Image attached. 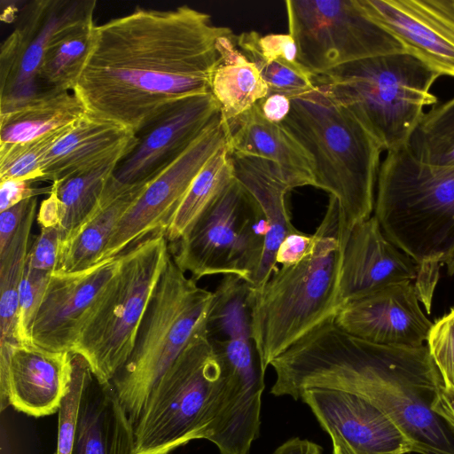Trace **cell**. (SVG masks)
<instances>
[{"label": "cell", "instance_id": "6da1fadb", "mask_svg": "<svg viewBox=\"0 0 454 454\" xmlns=\"http://www.w3.org/2000/svg\"><path fill=\"white\" fill-rule=\"evenodd\" d=\"M233 35L187 5L136 8L95 27L72 92L86 113L136 135L176 102L210 92L220 37Z\"/></svg>", "mask_w": 454, "mask_h": 454}, {"label": "cell", "instance_id": "4dcf8cb0", "mask_svg": "<svg viewBox=\"0 0 454 454\" xmlns=\"http://www.w3.org/2000/svg\"><path fill=\"white\" fill-rule=\"evenodd\" d=\"M35 198L12 240L0 252V345L13 346L18 340L19 293L30 245V234L37 215Z\"/></svg>", "mask_w": 454, "mask_h": 454}, {"label": "cell", "instance_id": "83f0119b", "mask_svg": "<svg viewBox=\"0 0 454 454\" xmlns=\"http://www.w3.org/2000/svg\"><path fill=\"white\" fill-rule=\"evenodd\" d=\"M86 114L70 91H50L0 114V145L27 142L69 126Z\"/></svg>", "mask_w": 454, "mask_h": 454}, {"label": "cell", "instance_id": "f35d334b", "mask_svg": "<svg viewBox=\"0 0 454 454\" xmlns=\"http://www.w3.org/2000/svg\"><path fill=\"white\" fill-rule=\"evenodd\" d=\"M314 245V234H306L299 231L288 235L278 249L277 264L288 266L300 262L310 254Z\"/></svg>", "mask_w": 454, "mask_h": 454}, {"label": "cell", "instance_id": "1f68e13d", "mask_svg": "<svg viewBox=\"0 0 454 454\" xmlns=\"http://www.w3.org/2000/svg\"><path fill=\"white\" fill-rule=\"evenodd\" d=\"M233 179L231 153L226 145L206 163L194 178L165 231L168 241L176 243L185 235Z\"/></svg>", "mask_w": 454, "mask_h": 454}, {"label": "cell", "instance_id": "7c38bea8", "mask_svg": "<svg viewBox=\"0 0 454 454\" xmlns=\"http://www.w3.org/2000/svg\"><path fill=\"white\" fill-rule=\"evenodd\" d=\"M221 114L172 162L147 182L118 223L98 262L116 257L168 225L206 163L227 145Z\"/></svg>", "mask_w": 454, "mask_h": 454}, {"label": "cell", "instance_id": "44dd1931", "mask_svg": "<svg viewBox=\"0 0 454 454\" xmlns=\"http://www.w3.org/2000/svg\"><path fill=\"white\" fill-rule=\"evenodd\" d=\"M217 416L207 441L220 454H249L259 436L264 374L261 359L224 364Z\"/></svg>", "mask_w": 454, "mask_h": 454}, {"label": "cell", "instance_id": "52a82bcc", "mask_svg": "<svg viewBox=\"0 0 454 454\" xmlns=\"http://www.w3.org/2000/svg\"><path fill=\"white\" fill-rule=\"evenodd\" d=\"M213 296L170 255L132 353L111 382L133 427L156 383L207 325Z\"/></svg>", "mask_w": 454, "mask_h": 454}, {"label": "cell", "instance_id": "3957f363", "mask_svg": "<svg viewBox=\"0 0 454 454\" xmlns=\"http://www.w3.org/2000/svg\"><path fill=\"white\" fill-rule=\"evenodd\" d=\"M373 212L387 239L418 264L414 285L429 312L440 265L454 253V166L424 163L406 145L387 152Z\"/></svg>", "mask_w": 454, "mask_h": 454}, {"label": "cell", "instance_id": "8d00e7d4", "mask_svg": "<svg viewBox=\"0 0 454 454\" xmlns=\"http://www.w3.org/2000/svg\"><path fill=\"white\" fill-rule=\"evenodd\" d=\"M63 241L60 227L41 228L29 247L27 263L38 270L55 272L59 263Z\"/></svg>", "mask_w": 454, "mask_h": 454}, {"label": "cell", "instance_id": "484cf974", "mask_svg": "<svg viewBox=\"0 0 454 454\" xmlns=\"http://www.w3.org/2000/svg\"><path fill=\"white\" fill-rule=\"evenodd\" d=\"M146 184H123L113 175L95 213L72 239L63 243L56 271L75 272L98 263L121 218Z\"/></svg>", "mask_w": 454, "mask_h": 454}, {"label": "cell", "instance_id": "f1b7e54d", "mask_svg": "<svg viewBox=\"0 0 454 454\" xmlns=\"http://www.w3.org/2000/svg\"><path fill=\"white\" fill-rule=\"evenodd\" d=\"M95 27L92 15L53 35L39 73L42 95L53 90L73 91L90 52Z\"/></svg>", "mask_w": 454, "mask_h": 454}, {"label": "cell", "instance_id": "836d02e7", "mask_svg": "<svg viewBox=\"0 0 454 454\" xmlns=\"http://www.w3.org/2000/svg\"><path fill=\"white\" fill-rule=\"evenodd\" d=\"M240 51L257 67L269 94H281L291 99L315 89L312 74L298 61L265 59L249 50Z\"/></svg>", "mask_w": 454, "mask_h": 454}, {"label": "cell", "instance_id": "8fae6325", "mask_svg": "<svg viewBox=\"0 0 454 454\" xmlns=\"http://www.w3.org/2000/svg\"><path fill=\"white\" fill-rule=\"evenodd\" d=\"M288 31L297 60L312 74L376 56L404 52L402 44L371 20L358 0H287Z\"/></svg>", "mask_w": 454, "mask_h": 454}, {"label": "cell", "instance_id": "ba28073f", "mask_svg": "<svg viewBox=\"0 0 454 454\" xmlns=\"http://www.w3.org/2000/svg\"><path fill=\"white\" fill-rule=\"evenodd\" d=\"M170 255L165 231L121 254L117 274L84 322L72 350L85 359L100 383L112 382L131 355Z\"/></svg>", "mask_w": 454, "mask_h": 454}, {"label": "cell", "instance_id": "bcb514c9", "mask_svg": "<svg viewBox=\"0 0 454 454\" xmlns=\"http://www.w3.org/2000/svg\"><path fill=\"white\" fill-rule=\"evenodd\" d=\"M330 437L333 442L332 454H369L356 450L339 435L333 434Z\"/></svg>", "mask_w": 454, "mask_h": 454}, {"label": "cell", "instance_id": "7bdbcfd3", "mask_svg": "<svg viewBox=\"0 0 454 454\" xmlns=\"http://www.w3.org/2000/svg\"><path fill=\"white\" fill-rule=\"evenodd\" d=\"M431 411L436 414L448 427L454 431V390L442 384L437 390L430 405Z\"/></svg>", "mask_w": 454, "mask_h": 454}, {"label": "cell", "instance_id": "74e56055", "mask_svg": "<svg viewBox=\"0 0 454 454\" xmlns=\"http://www.w3.org/2000/svg\"><path fill=\"white\" fill-rule=\"evenodd\" d=\"M450 138H454V98L425 113L408 144Z\"/></svg>", "mask_w": 454, "mask_h": 454}, {"label": "cell", "instance_id": "30bf717a", "mask_svg": "<svg viewBox=\"0 0 454 454\" xmlns=\"http://www.w3.org/2000/svg\"><path fill=\"white\" fill-rule=\"evenodd\" d=\"M266 219L258 204L234 177L174 244L171 255L181 270L198 281L234 275L251 284L258 270Z\"/></svg>", "mask_w": 454, "mask_h": 454}, {"label": "cell", "instance_id": "ab89813d", "mask_svg": "<svg viewBox=\"0 0 454 454\" xmlns=\"http://www.w3.org/2000/svg\"><path fill=\"white\" fill-rule=\"evenodd\" d=\"M33 181L8 179L0 181V212L42 193H51V185L46 188L33 187Z\"/></svg>", "mask_w": 454, "mask_h": 454}, {"label": "cell", "instance_id": "ac0fdd59", "mask_svg": "<svg viewBox=\"0 0 454 454\" xmlns=\"http://www.w3.org/2000/svg\"><path fill=\"white\" fill-rule=\"evenodd\" d=\"M334 322L359 339L402 347L427 344L433 326L419 307L413 281L396 283L341 305Z\"/></svg>", "mask_w": 454, "mask_h": 454}, {"label": "cell", "instance_id": "2e32d148", "mask_svg": "<svg viewBox=\"0 0 454 454\" xmlns=\"http://www.w3.org/2000/svg\"><path fill=\"white\" fill-rule=\"evenodd\" d=\"M121 254L83 270L53 272L31 332L32 343L51 351L71 352L84 322L117 274Z\"/></svg>", "mask_w": 454, "mask_h": 454}, {"label": "cell", "instance_id": "7402d4cb", "mask_svg": "<svg viewBox=\"0 0 454 454\" xmlns=\"http://www.w3.org/2000/svg\"><path fill=\"white\" fill-rule=\"evenodd\" d=\"M231 157L234 177L254 199L268 224L262 256L250 284L253 288H260L278 269L276 255L282 241L299 231L291 222L286 203L287 194L295 186L270 160L235 153Z\"/></svg>", "mask_w": 454, "mask_h": 454}, {"label": "cell", "instance_id": "277c9868", "mask_svg": "<svg viewBox=\"0 0 454 454\" xmlns=\"http://www.w3.org/2000/svg\"><path fill=\"white\" fill-rule=\"evenodd\" d=\"M348 231L337 200L330 196L310 254L298 263L278 267L260 288L251 286L252 332L265 372L275 358L339 309Z\"/></svg>", "mask_w": 454, "mask_h": 454}, {"label": "cell", "instance_id": "9c48e42d", "mask_svg": "<svg viewBox=\"0 0 454 454\" xmlns=\"http://www.w3.org/2000/svg\"><path fill=\"white\" fill-rule=\"evenodd\" d=\"M223 377L206 325L150 393L134 425L135 454H170L192 440H207Z\"/></svg>", "mask_w": 454, "mask_h": 454}, {"label": "cell", "instance_id": "5b68a950", "mask_svg": "<svg viewBox=\"0 0 454 454\" xmlns=\"http://www.w3.org/2000/svg\"><path fill=\"white\" fill-rule=\"evenodd\" d=\"M281 124L311 156L314 187L337 200L348 229L370 218L384 150L356 116L315 87L291 98Z\"/></svg>", "mask_w": 454, "mask_h": 454}, {"label": "cell", "instance_id": "e0dca14e", "mask_svg": "<svg viewBox=\"0 0 454 454\" xmlns=\"http://www.w3.org/2000/svg\"><path fill=\"white\" fill-rule=\"evenodd\" d=\"M219 114L220 106L211 92L176 102L137 134V145L121 160L114 177L123 184L150 181Z\"/></svg>", "mask_w": 454, "mask_h": 454}, {"label": "cell", "instance_id": "603a6c76", "mask_svg": "<svg viewBox=\"0 0 454 454\" xmlns=\"http://www.w3.org/2000/svg\"><path fill=\"white\" fill-rule=\"evenodd\" d=\"M137 143L133 131L86 113L47 153L42 181L53 183L115 156L126 157Z\"/></svg>", "mask_w": 454, "mask_h": 454}, {"label": "cell", "instance_id": "d6986e66", "mask_svg": "<svg viewBox=\"0 0 454 454\" xmlns=\"http://www.w3.org/2000/svg\"><path fill=\"white\" fill-rule=\"evenodd\" d=\"M329 434L369 454H421L398 426L366 400L347 392L310 387L298 396Z\"/></svg>", "mask_w": 454, "mask_h": 454}, {"label": "cell", "instance_id": "f546056e", "mask_svg": "<svg viewBox=\"0 0 454 454\" xmlns=\"http://www.w3.org/2000/svg\"><path fill=\"white\" fill-rule=\"evenodd\" d=\"M125 156L51 183L61 207L63 243L74 237L97 210L106 184Z\"/></svg>", "mask_w": 454, "mask_h": 454}, {"label": "cell", "instance_id": "d590c367", "mask_svg": "<svg viewBox=\"0 0 454 454\" xmlns=\"http://www.w3.org/2000/svg\"><path fill=\"white\" fill-rule=\"evenodd\" d=\"M427 345L444 386L454 390V309L433 323Z\"/></svg>", "mask_w": 454, "mask_h": 454}, {"label": "cell", "instance_id": "7a4b0ae2", "mask_svg": "<svg viewBox=\"0 0 454 454\" xmlns=\"http://www.w3.org/2000/svg\"><path fill=\"white\" fill-rule=\"evenodd\" d=\"M334 315L271 362L270 393L294 400L310 387L353 394L389 417L421 454H454L452 434L430 409L443 381L427 345L372 343L342 331Z\"/></svg>", "mask_w": 454, "mask_h": 454}, {"label": "cell", "instance_id": "c3c4849f", "mask_svg": "<svg viewBox=\"0 0 454 454\" xmlns=\"http://www.w3.org/2000/svg\"><path fill=\"white\" fill-rule=\"evenodd\" d=\"M53 454H57V452L55 451Z\"/></svg>", "mask_w": 454, "mask_h": 454}, {"label": "cell", "instance_id": "7dc6e473", "mask_svg": "<svg viewBox=\"0 0 454 454\" xmlns=\"http://www.w3.org/2000/svg\"><path fill=\"white\" fill-rule=\"evenodd\" d=\"M445 265L447 266L448 273L454 275V253Z\"/></svg>", "mask_w": 454, "mask_h": 454}, {"label": "cell", "instance_id": "4316f807", "mask_svg": "<svg viewBox=\"0 0 454 454\" xmlns=\"http://www.w3.org/2000/svg\"><path fill=\"white\" fill-rule=\"evenodd\" d=\"M236 35L218 39L221 62L214 71L210 92L220 106L221 118L230 122L269 94L257 67L237 47Z\"/></svg>", "mask_w": 454, "mask_h": 454}, {"label": "cell", "instance_id": "4fadbf2b", "mask_svg": "<svg viewBox=\"0 0 454 454\" xmlns=\"http://www.w3.org/2000/svg\"><path fill=\"white\" fill-rule=\"evenodd\" d=\"M94 0H37L28 4L0 51V114L42 95L39 73L46 48L63 27L94 14Z\"/></svg>", "mask_w": 454, "mask_h": 454}, {"label": "cell", "instance_id": "b9f144b4", "mask_svg": "<svg viewBox=\"0 0 454 454\" xmlns=\"http://www.w3.org/2000/svg\"><path fill=\"white\" fill-rule=\"evenodd\" d=\"M257 104L262 115L277 124L283 122L291 111V99L281 94H269Z\"/></svg>", "mask_w": 454, "mask_h": 454}, {"label": "cell", "instance_id": "ee69618b", "mask_svg": "<svg viewBox=\"0 0 454 454\" xmlns=\"http://www.w3.org/2000/svg\"><path fill=\"white\" fill-rule=\"evenodd\" d=\"M36 221L41 228L60 227V201L52 188L49 196L41 203L36 215Z\"/></svg>", "mask_w": 454, "mask_h": 454}, {"label": "cell", "instance_id": "e575fe53", "mask_svg": "<svg viewBox=\"0 0 454 454\" xmlns=\"http://www.w3.org/2000/svg\"><path fill=\"white\" fill-rule=\"evenodd\" d=\"M51 273L38 270L26 263L19 293V343H32L34 321L43 302Z\"/></svg>", "mask_w": 454, "mask_h": 454}, {"label": "cell", "instance_id": "cb8c5ba5", "mask_svg": "<svg viewBox=\"0 0 454 454\" xmlns=\"http://www.w3.org/2000/svg\"><path fill=\"white\" fill-rule=\"evenodd\" d=\"M134 427L112 383L87 379L79 402L71 454H135Z\"/></svg>", "mask_w": 454, "mask_h": 454}, {"label": "cell", "instance_id": "9a60e30c", "mask_svg": "<svg viewBox=\"0 0 454 454\" xmlns=\"http://www.w3.org/2000/svg\"><path fill=\"white\" fill-rule=\"evenodd\" d=\"M74 354L35 344L0 345V410L32 417L59 412L73 378Z\"/></svg>", "mask_w": 454, "mask_h": 454}, {"label": "cell", "instance_id": "f6af8a7d", "mask_svg": "<svg viewBox=\"0 0 454 454\" xmlns=\"http://www.w3.org/2000/svg\"><path fill=\"white\" fill-rule=\"evenodd\" d=\"M272 454H323V450L314 442L295 437L278 446Z\"/></svg>", "mask_w": 454, "mask_h": 454}, {"label": "cell", "instance_id": "ffe728a7", "mask_svg": "<svg viewBox=\"0 0 454 454\" xmlns=\"http://www.w3.org/2000/svg\"><path fill=\"white\" fill-rule=\"evenodd\" d=\"M418 264L384 235L378 220L355 224L348 232L339 279V308L386 286L414 281Z\"/></svg>", "mask_w": 454, "mask_h": 454}, {"label": "cell", "instance_id": "8992f818", "mask_svg": "<svg viewBox=\"0 0 454 454\" xmlns=\"http://www.w3.org/2000/svg\"><path fill=\"white\" fill-rule=\"evenodd\" d=\"M440 75L415 57L392 53L312 74L315 87L348 107L390 152L407 145L425 113L436 104L430 92Z\"/></svg>", "mask_w": 454, "mask_h": 454}, {"label": "cell", "instance_id": "60d3db41", "mask_svg": "<svg viewBox=\"0 0 454 454\" xmlns=\"http://www.w3.org/2000/svg\"><path fill=\"white\" fill-rule=\"evenodd\" d=\"M35 198L27 199L0 212V252L4 251L12 240Z\"/></svg>", "mask_w": 454, "mask_h": 454}, {"label": "cell", "instance_id": "d6a6232c", "mask_svg": "<svg viewBox=\"0 0 454 454\" xmlns=\"http://www.w3.org/2000/svg\"><path fill=\"white\" fill-rule=\"evenodd\" d=\"M74 123L27 142L0 145V181H42L44 157Z\"/></svg>", "mask_w": 454, "mask_h": 454}, {"label": "cell", "instance_id": "d4e9b609", "mask_svg": "<svg viewBox=\"0 0 454 454\" xmlns=\"http://www.w3.org/2000/svg\"><path fill=\"white\" fill-rule=\"evenodd\" d=\"M226 124L227 146L231 153L273 162L295 188L315 186L314 164L309 153L281 123L269 121L258 104Z\"/></svg>", "mask_w": 454, "mask_h": 454}, {"label": "cell", "instance_id": "5bb4252c", "mask_svg": "<svg viewBox=\"0 0 454 454\" xmlns=\"http://www.w3.org/2000/svg\"><path fill=\"white\" fill-rule=\"evenodd\" d=\"M364 13L404 52L454 77V0H358Z\"/></svg>", "mask_w": 454, "mask_h": 454}]
</instances>
